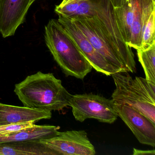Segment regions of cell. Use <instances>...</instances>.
<instances>
[{
    "label": "cell",
    "instance_id": "1",
    "mask_svg": "<svg viewBox=\"0 0 155 155\" xmlns=\"http://www.w3.org/2000/svg\"><path fill=\"white\" fill-rule=\"evenodd\" d=\"M61 8L66 18L94 17L113 44L125 70L137 72L134 53L122 38L111 0H63Z\"/></svg>",
    "mask_w": 155,
    "mask_h": 155
},
{
    "label": "cell",
    "instance_id": "2",
    "mask_svg": "<svg viewBox=\"0 0 155 155\" xmlns=\"http://www.w3.org/2000/svg\"><path fill=\"white\" fill-rule=\"evenodd\" d=\"M14 92L23 107L49 111H59L68 107L72 95L52 73L41 71L16 84Z\"/></svg>",
    "mask_w": 155,
    "mask_h": 155
},
{
    "label": "cell",
    "instance_id": "3",
    "mask_svg": "<svg viewBox=\"0 0 155 155\" xmlns=\"http://www.w3.org/2000/svg\"><path fill=\"white\" fill-rule=\"evenodd\" d=\"M45 42L57 64L67 76L83 80L92 68L58 20L45 28Z\"/></svg>",
    "mask_w": 155,
    "mask_h": 155
},
{
    "label": "cell",
    "instance_id": "4",
    "mask_svg": "<svg viewBox=\"0 0 155 155\" xmlns=\"http://www.w3.org/2000/svg\"><path fill=\"white\" fill-rule=\"evenodd\" d=\"M111 76L116 86L111 96L114 102L133 108L155 124V83L140 77L133 79L126 71Z\"/></svg>",
    "mask_w": 155,
    "mask_h": 155
},
{
    "label": "cell",
    "instance_id": "5",
    "mask_svg": "<svg viewBox=\"0 0 155 155\" xmlns=\"http://www.w3.org/2000/svg\"><path fill=\"white\" fill-rule=\"evenodd\" d=\"M114 9L125 42L136 50L141 49L143 31L150 14L155 10V0H130Z\"/></svg>",
    "mask_w": 155,
    "mask_h": 155
},
{
    "label": "cell",
    "instance_id": "6",
    "mask_svg": "<svg viewBox=\"0 0 155 155\" xmlns=\"http://www.w3.org/2000/svg\"><path fill=\"white\" fill-rule=\"evenodd\" d=\"M69 107L77 121L82 122L88 119L112 124L118 116L114 108V101L92 93L71 95Z\"/></svg>",
    "mask_w": 155,
    "mask_h": 155
},
{
    "label": "cell",
    "instance_id": "7",
    "mask_svg": "<svg viewBox=\"0 0 155 155\" xmlns=\"http://www.w3.org/2000/svg\"><path fill=\"white\" fill-rule=\"evenodd\" d=\"M69 19L86 36L95 49L118 71H126L113 44L94 17L85 16Z\"/></svg>",
    "mask_w": 155,
    "mask_h": 155
},
{
    "label": "cell",
    "instance_id": "8",
    "mask_svg": "<svg viewBox=\"0 0 155 155\" xmlns=\"http://www.w3.org/2000/svg\"><path fill=\"white\" fill-rule=\"evenodd\" d=\"M40 141L52 150L54 155H94L96 153L85 130L60 132L56 137Z\"/></svg>",
    "mask_w": 155,
    "mask_h": 155
},
{
    "label": "cell",
    "instance_id": "9",
    "mask_svg": "<svg viewBox=\"0 0 155 155\" xmlns=\"http://www.w3.org/2000/svg\"><path fill=\"white\" fill-rule=\"evenodd\" d=\"M59 23L71 37L88 62L96 71L110 76L118 71L93 47L86 36L68 18L58 16Z\"/></svg>",
    "mask_w": 155,
    "mask_h": 155
},
{
    "label": "cell",
    "instance_id": "10",
    "mask_svg": "<svg viewBox=\"0 0 155 155\" xmlns=\"http://www.w3.org/2000/svg\"><path fill=\"white\" fill-rule=\"evenodd\" d=\"M114 108L118 117L124 121L140 143L155 147V124L142 113L126 104L114 102Z\"/></svg>",
    "mask_w": 155,
    "mask_h": 155
},
{
    "label": "cell",
    "instance_id": "11",
    "mask_svg": "<svg viewBox=\"0 0 155 155\" xmlns=\"http://www.w3.org/2000/svg\"><path fill=\"white\" fill-rule=\"evenodd\" d=\"M31 4V0H0V33L3 38L15 34Z\"/></svg>",
    "mask_w": 155,
    "mask_h": 155
},
{
    "label": "cell",
    "instance_id": "12",
    "mask_svg": "<svg viewBox=\"0 0 155 155\" xmlns=\"http://www.w3.org/2000/svg\"><path fill=\"white\" fill-rule=\"evenodd\" d=\"M51 116V111L0 103V126L30 121L36 123L41 120L50 119Z\"/></svg>",
    "mask_w": 155,
    "mask_h": 155
},
{
    "label": "cell",
    "instance_id": "13",
    "mask_svg": "<svg viewBox=\"0 0 155 155\" xmlns=\"http://www.w3.org/2000/svg\"><path fill=\"white\" fill-rule=\"evenodd\" d=\"M60 127L51 125H34L18 131L0 133V143L41 140L58 136Z\"/></svg>",
    "mask_w": 155,
    "mask_h": 155
},
{
    "label": "cell",
    "instance_id": "14",
    "mask_svg": "<svg viewBox=\"0 0 155 155\" xmlns=\"http://www.w3.org/2000/svg\"><path fill=\"white\" fill-rule=\"evenodd\" d=\"M0 155H54L40 140L0 143Z\"/></svg>",
    "mask_w": 155,
    "mask_h": 155
},
{
    "label": "cell",
    "instance_id": "15",
    "mask_svg": "<svg viewBox=\"0 0 155 155\" xmlns=\"http://www.w3.org/2000/svg\"><path fill=\"white\" fill-rule=\"evenodd\" d=\"M139 61L145 72L146 79L155 83V44L147 49L137 50Z\"/></svg>",
    "mask_w": 155,
    "mask_h": 155
},
{
    "label": "cell",
    "instance_id": "16",
    "mask_svg": "<svg viewBox=\"0 0 155 155\" xmlns=\"http://www.w3.org/2000/svg\"><path fill=\"white\" fill-rule=\"evenodd\" d=\"M155 10L147 21L142 34V49H147L155 44Z\"/></svg>",
    "mask_w": 155,
    "mask_h": 155
},
{
    "label": "cell",
    "instance_id": "17",
    "mask_svg": "<svg viewBox=\"0 0 155 155\" xmlns=\"http://www.w3.org/2000/svg\"><path fill=\"white\" fill-rule=\"evenodd\" d=\"M35 123L33 121H30L0 126V133H10L13 131H18L26 128L32 127L35 125Z\"/></svg>",
    "mask_w": 155,
    "mask_h": 155
},
{
    "label": "cell",
    "instance_id": "18",
    "mask_svg": "<svg viewBox=\"0 0 155 155\" xmlns=\"http://www.w3.org/2000/svg\"><path fill=\"white\" fill-rule=\"evenodd\" d=\"M133 155H155V150L154 149L151 150H142L137 149L133 148Z\"/></svg>",
    "mask_w": 155,
    "mask_h": 155
},
{
    "label": "cell",
    "instance_id": "19",
    "mask_svg": "<svg viewBox=\"0 0 155 155\" xmlns=\"http://www.w3.org/2000/svg\"><path fill=\"white\" fill-rule=\"evenodd\" d=\"M130 0H111L112 5L115 8H119L126 5Z\"/></svg>",
    "mask_w": 155,
    "mask_h": 155
},
{
    "label": "cell",
    "instance_id": "20",
    "mask_svg": "<svg viewBox=\"0 0 155 155\" xmlns=\"http://www.w3.org/2000/svg\"><path fill=\"white\" fill-rule=\"evenodd\" d=\"M35 1H37V0H31V4L33 3Z\"/></svg>",
    "mask_w": 155,
    "mask_h": 155
}]
</instances>
